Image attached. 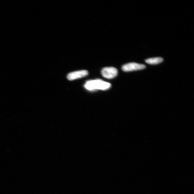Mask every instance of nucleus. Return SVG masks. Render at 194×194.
Masks as SVG:
<instances>
[{
    "label": "nucleus",
    "mask_w": 194,
    "mask_h": 194,
    "mask_svg": "<svg viewBox=\"0 0 194 194\" xmlns=\"http://www.w3.org/2000/svg\"><path fill=\"white\" fill-rule=\"evenodd\" d=\"M85 88L90 91L96 90H106L111 87L110 83L100 79L87 81L84 85Z\"/></svg>",
    "instance_id": "nucleus-1"
},
{
    "label": "nucleus",
    "mask_w": 194,
    "mask_h": 194,
    "mask_svg": "<svg viewBox=\"0 0 194 194\" xmlns=\"http://www.w3.org/2000/svg\"><path fill=\"white\" fill-rule=\"evenodd\" d=\"M146 65L142 64L136 63H130L125 64L122 67V70L124 72H130L145 69Z\"/></svg>",
    "instance_id": "nucleus-2"
},
{
    "label": "nucleus",
    "mask_w": 194,
    "mask_h": 194,
    "mask_svg": "<svg viewBox=\"0 0 194 194\" xmlns=\"http://www.w3.org/2000/svg\"><path fill=\"white\" fill-rule=\"evenodd\" d=\"M117 69L113 67H107L102 70V74L103 76L107 79H112L118 75Z\"/></svg>",
    "instance_id": "nucleus-3"
},
{
    "label": "nucleus",
    "mask_w": 194,
    "mask_h": 194,
    "mask_svg": "<svg viewBox=\"0 0 194 194\" xmlns=\"http://www.w3.org/2000/svg\"><path fill=\"white\" fill-rule=\"evenodd\" d=\"M88 75V72L83 70L69 73L68 75L67 78L69 80L72 81L86 76Z\"/></svg>",
    "instance_id": "nucleus-4"
},
{
    "label": "nucleus",
    "mask_w": 194,
    "mask_h": 194,
    "mask_svg": "<svg viewBox=\"0 0 194 194\" xmlns=\"http://www.w3.org/2000/svg\"><path fill=\"white\" fill-rule=\"evenodd\" d=\"M163 61V58L161 57H155L149 58L146 60V62L151 65H157L162 63Z\"/></svg>",
    "instance_id": "nucleus-5"
}]
</instances>
